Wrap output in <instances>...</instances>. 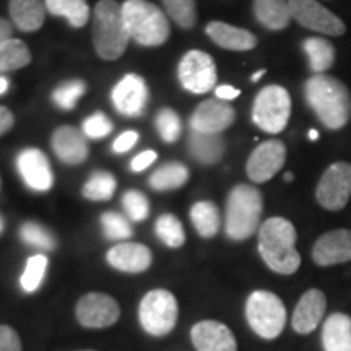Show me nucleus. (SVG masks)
<instances>
[{
  "label": "nucleus",
  "mask_w": 351,
  "mask_h": 351,
  "mask_svg": "<svg viewBox=\"0 0 351 351\" xmlns=\"http://www.w3.org/2000/svg\"><path fill=\"white\" fill-rule=\"evenodd\" d=\"M304 98L328 130H340L350 122L351 93L339 78L327 73H314L304 83Z\"/></svg>",
  "instance_id": "1"
},
{
  "label": "nucleus",
  "mask_w": 351,
  "mask_h": 351,
  "mask_svg": "<svg viewBox=\"0 0 351 351\" xmlns=\"http://www.w3.org/2000/svg\"><path fill=\"white\" fill-rule=\"evenodd\" d=\"M296 228L282 217H271L258 228V254L271 271L293 275L301 265L296 249Z\"/></svg>",
  "instance_id": "2"
},
{
  "label": "nucleus",
  "mask_w": 351,
  "mask_h": 351,
  "mask_svg": "<svg viewBox=\"0 0 351 351\" xmlns=\"http://www.w3.org/2000/svg\"><path fill=\"white\" fill-rule=\"evenodd\" d=\"M263 199L261 191L249 184H238L226 199L225 231L231 241H245L261 228Z\"/></svg>",
  "instance_id": "3"
},
{
  "label": "nucleus",
  "mask_w": 351,
  "mask_h": 351,
  "mask_svg": "<svg viewBox=\"0 0 351 351\" xmlns=\"http://www.w3.org/2000/svg\"><path fill=\"white\" fill-rule=\"evenodd\" d=\"M122 5L116 0H101L95 7L93 43L98 56L104 60H116L129 44Z\"/></svg>",
  "instance_id": "4"
},
{
  "label": "nucleus",
  "mask_w": 351,
  "mask_h": 351,
  "mask_svg": "<svg viewBox=\"0 0 351 351\" xmlns=\"http://www.w3.org/2000/svg\"><path fill=\"white\" fill-rule=\"evenodd\" d=\"M122 13L130 39L140 46L156 47L168 41L171 28L165 13L147 0H125Z\"/></svg>",
  "instance_id": "5"
},
{
  "label": "nucleus",
  "mask_w": 351,
  "mask_h": 351,
  "mask_svg": "<svg viewBox=\"0 0 351 351\" xmlns=\"http://www.w3.org/2000/svg\"><path fill=\"white\" fill-rule=\"evenodd\" d=\"M245 319L256 335L275 340L287 326V307L275 293L257 289L245 301Z\"/></svg>",
  "instance_id": "6"
},
{
  "label": "nucleus",
  "mask_w": 351,
  "mask_h": 351,
  "mask_svg": "<svg viewBox=\"0 0 351 351\" xmlns=\"http://www.w3.org/2000/svg\"><path fill=\"white\" fill-rule=\"evenodd\" d=\"M178 319V300L168 289H152L140 301L138 320L148 335L166 337L174 330Z\"/></svg>",
  "instance_id": "7"
},
{
  "label": "nucleus",
  "mask_w": 351,
  "mask_h": 351,
  "mask_svg": "<svg viewBox=\"0 0 351 351\" xmlns=\"http://www.w3.org/2000/svg\"><path fill=\"white\" fill-rule=\"evenodd\" d=\"M291 116V96L280 85L263 86L254 99L252 121L267 134H280Z\"/></svg>",
  "instance_id": "8"
},
{
  "label": "nucleus",
  "mask_w": 351,
  "mask_h": 351,
  "mask_svg": "<svg viewBox=\"0 0 351 351\" xmlns=\"http://www.w3.org/2000/svg\"><path fill=\"white\" fill-rule=\"evenodd\" d=\"M351 199V163L337 161L320 176L315 187V200L328 212H340Z\"/></svg>",
  "instance_id": "9"
},
{
  "label": "nucleus",
  "mask_w": 351,
  "mask_h": 351,
  "mask_svg": "<svg viewBox=\"0 0 351 351\" xmlns=\"http://www.w3.org/2000/svg\"><path fill=\"white\" fill-rule=\"evenodd\" d=\"M291 19L302 28L327 36H343L346 25L340 16L319 3L317 0H288Z\"/></svg>",
  "instance_id": "10"
},
{
  "label": "nucleus",
  "mask_w": 351,
  "mask_h": 351,
  "mask_svg": "<svg viewBox=\"0 0 351 351\" xmlns=\"http://www.w3.org/2000/svg\"><path fill=\"white\" fill-rule=\"evenodd\" d=\"M217 65L213 57L204 51H189L179 64V80L187 91L195 95L208 93L217 85Z\"/></svg>",
  "instance_id": "11"
},
{
  "label": "nucleus",
  "mask_w": 351,
  "mask_h": 351,
  "mask_svg": "<svg viewBox=\"0 0 351 351\" xmlns=\"http://www.w3.org/2000/svg\"><path fill=\"white\" fill-rule=\"evenodd\" d=\"M75 317L85 328H108L119 320L121 307L112 296L104 293H88L78 300Z\"/></svg>",
  "instance_id": "12"
},
{
  "label": "nucleus",
  "mask_w": 351,
  "mask_h": 351,
  "mask_svg": "<svg viewBox=\"0 0 351 351\" xmlns=\"http://www.w3.org/2000/svg\"><path fill=\"white\" fill-rule=\"evenodd\" d=\"M287 161V147L282 140H267L258 145L249 156L245 173L257 184L270 181Z\"/></svg>",
  "instance_id": "13"
},
{
  "label": "nucleus",
  "mask_w": 351,
  "mask_h": 351,
  "mask_svg": "<svg viewBox=\"0 0 351 351\" xmlns=\"http://www.w3.org/2000/svg\"><path fill=\"white\" fill-rule=\"evenodd\" d=\"M236 121V111L228 101L207 99L191 117V129L202 134H221Z\"/></svg>",
  "instance_id": "14"
},
{
  "label": "nucleus",
  "mask_w": 351,
  "mask_h": 351,
  "mask_svg": "<svg viewBox=\"0 0 351 351\" xmlns=\"http://www.w3.org/2000/svg\"><path fill=\"white\" fill-rule=\"evenodd\" d=\"M313 261L319 267L351 262V230L340 228L324 232L313 247Z\"/></svg>",
  "instance_id": "15"
},
{
  "label": "nucleus",
  "mask_w": 351,
  "mask_h": 351,
  "mask_svg": "<svg viewBox=\"0 0 351 351\" xmlns=\"http://www.w3.org/2000/svg\"><path fill=\"white\" fill-rule=\"evenodd\" d=\"M16 168L26 186L36 192L49 191L54 184L51 163L38 148H26L16 158Z\"/></svg>",
  "instance_id": "16"
},
{
  "label": "nucleus",
  "mask_w": 351,
  "mask_h": 351,
  "mask_svg": "<svg viewBox=\"0 0 351 351\" xmlns=\"http://www.w3.org/2000/svg\"><path fill=\"white\" fill-rule=\"evenodd\" d=\"M112 104L121 114L129 117H137L143 112L148 101V88L142 77L129 73L114 86Z\"/></svg>",
  "instance_id": "17"
},
{
  "label": "nucleus",
  "mask_w": 351,
  "mask_h": 351,
  "mask_svg": "<svg viewBox=\"0 0 351 351\" xmlns=\"http://www.w3.org/2000/svg\"><path fill=\"white\" fill-rule=\"evenodd\" d=\"M197 351H238V341L230 327L218 320H200L191 330Z\"/></svg>",
  "instance_id": "18"
},
{
  "label": "nucleus",
  "mask_w": 351,
  "mask_h": 351,
  "mask_svg": "<svg viewBox=\"0 0 351 351\" xmlns=\"http://www.w3.org/2000/svg\"><path fill=\"white\" fill-rule=\"evenodd\" d=\"M326 309V295L317 288L307 289L304 295L300 298L295 307V313H293V330L300 333V335H307V333L314 332L319 327V324L322 322Z\"/></svg>",
  "instance_id": "19"
},
{
  "label": "nucleus",
  "mask_w": 351,
  "mask_h": 351,
  "mask_svg": "<svg viewBox=\"0 0 351 351\" xmlns=\"http://www.w3.org/2000/svg\"><path fill=\"white\" fill-rule=\"evenodd\" d=\"M106 261L112 269L124 274H142L150 269L153 254L147 245L138 243H119L106 254Z\"/></svg>",
  "instance_id": "20"
},
{
  "label": "nucleus",
  "mask_w": 351,
  "mask_h": 351,
  "mask_svg": "<svg viewBox=\"0 0 351 351\" xmlns=\"http://www.w3.org/2000/svg\"><path fill=\"white\" fill-rule=\"evenodd\" d=\"M52 148L65 165H80L88 158L86 140L75 127H59L52 135Z\"/></svg>",
  "instance_id": "21"
},
{
  "label": "nucleus",
  "mask_w": 351,
  "mask_h": 351,
  "mask_svg": "<svg viewBox=\"0 0 351 351\" xmlns=\"http://www.w3.org/2000/svg\"><path fill=\"white\" fill-rule=\"evenodd\" d=\"M207 34L217 46L228 51H252L257 46V38L244 28H238L223 21H212L207 25Z\"/></svg>",
  "instance_id": "22"
},
{
  "label": "nucleus",
  "mask_w": 351,
  "mask_h": 351,
  "mask_svg": "<svg viewBox=\"0 0 351 351\" xmlns=\"http://www.w3.org/2000/svg\"><path fill=\"white\" fill-rule=\"evenodd\" d=\"M326 351H351V317L343 313L328 315L322 327Z\"/></svg>",
  "instance_id": "23"
},
{
  "label": "nucleus",
  "mask_w": 351,
  "mask_h": 351,
  "mask_svg": "<svg viewBox=\"0 0 351 351\" xmlns=\"http://www.w3.org/2000/svg\"><path fill=\"white\" fill-rule=\"evenodd\" d=\"M10 16L15 26L25 33L38 32L46 19L43 0H10Z\"/></svg>",
  "instance_id": "24"
},
{
  "label": "nucleus",
  "mask_w": 351,
  "mask_h": 351,
  "mask_svg": "<svg viewBox=\"0 0 351 351\" xmlns=\"http://www.w3.org/2000/svg\"><path fill=\"white\" fill-rule=\"evenodd\" d=\"M226 143L221 134H202L191 132L189 137V152L202 165H215L225 155Z\"/></svg>",
  "instance_id": "25"
},
{
  "label": "nucleus",
  "mask_w": 351,
  "mask_h": 351,
  "mask_svg": "<svg viewBox=\"0 0 351 351\" xmlns=\"http://www.w3.org/2000/svg\"><path fill=\"white\" fill-rule=\"evenodd\" d=\"M254 15L270 32H282L293 20L288 0H254Z\"/></svg>",
  "instance_id": "26"
},
{
  "label": "nucleus",
  "mask_w": 351,
  "mask_h": 351,
  "mask_svg": "<svg viewBox=\"0 0 351 351\" xmlns=\"http://www.w3.org/2000/svg\"><path fill=\"white\" fill-rule=\"evenodd\" d=\"M302 49L314 73H326L335 64V46L326 38H307L302 41Z\"/></svg>",
  "instance_id": "27"
},
{
  "label": "nucleus",
  "mask_w": 351,
  "mask_h": 351,
  "mask_svg": "<svg viewBox=\"0 0 351 351\" xmlns=\"http://www.w3.org/2000/svg\"><path fill=\"white\" fill-rule=\"evenodd\" d=\"M191 221L199 236L205 239H212L218 234L221 226V215L213 202L202 200L194 204L191 208Z\"/></svg>",
  "instance_id": "28"
},
{
  "label": "nucleus",
  "mask_w": 351,
  "mask_h": 351,
  "mask_svg": "<svg viewBox=\"0 0 351 351\" xmlns=\"http://www.w3.org/2000/svg\"><path fill=\"white\" fill-rule=\"evenodd\" d=\"M47 12L64 16L73 28H82L90 20V7L86 0H44Z\"/></svg>",
  "instance_id": "29"
},
{
  "label": "nucleus",
  "mask_w": 351,
  "mask_h": 351,
  "mask_svg": "<svg viewBox=\"0 0 351 351\" xmlns=\"http://www.w3.org/2000/svg\"><path fill=\"white\" fill-rule=\"evenodd\" d=\"M32 62V52L21 39H8L0 44V73L23 69Z\"/></svg>",
  "instance_id": "30"
},
{
  "label": "nucleus",
  "mask_w": 351,
  "mask_h": 351,
  "mask_svg": "<svg viewBox=\"0 0 351 351\" xmlns=\"http://www.w3.org/2000/svg\"><path fill=\"white\" fill-rule=\"evenodd\" d=\"M189 179V169L182 163H168L150 176V186L155 191H173L182 187Z\"/></svg>",
  "instance_id": "31"
},
{
  "label": "nucleus",
  "mask_w": 351,
  "mask_h": 351,
  "mask_svg": "<svg viewBox=\"0 0 351 351\" xmlns=\"http://www.w3.org/2000/svg\"><path fill=\"white\" fill-rule=\"evenodd\" d=\"M116 192V178L106 171H96L83 186V197L93 202H106Z\"/></svg>",
  "instance_id": "32"
},
{
  "label": "nucleus",
  "mask_w": 351,
  "mask_h": 351,
  "mask_svg": "<svg viewBox=\"0 0 351 351\" xmlns=\"http://www.w3.org/2000/svg\"><path fill=\"white\" fill-rule=\"evenodd\" d=\"M155 232L158 239L168 245V247L178 249L182 247L184 243H186V232H184L182 223L171 213L161 215V217L156 219Z\"/></svg>",
  "instance_id": "33"
},
{
  "label": "nucleus",
  "mask_w": 351,
  "mask_h": 351,
  "mask_svg": "<svg viewBox=\"0 0 351 351\" xmlns=\"http://www.w3.org/2000/svg\"><path fill=\"white\" fill-rule=\"evenodd\" d=\"M47 265H49V261L43 254H36V256L28 258L23 275L20 276V287L25 293L32 295V293L38 291L44 282V276H46Z\"/></svg>",
  "instance_id": "34"
},
{
  "label": "nucleus",
  "mask_w": 351,
  "mask_h": 351,
  "mask_svg": "<svg viewBox=\"0 0 351 351\" xmlns=\"http://www.w3.org/2000/svg\"><path fill=\"white\" fill-rule=\"evenodd\" d=\"M20 238L26 245L41 249V251H54L57 245L54 234L36 221L23 223L20 228Z\"/></svg>",
  "instance_id": "35"
},
{
  "label": "nucleus",
  "mask_w": 351,
  "mask_h": 351,
  "mask_svg": "<svg viewBox=\"0 0 351 351\" xmlns=\"http://www.w3.org/2000/svg\"><path fill=\"white\" fill-rule=\"evenodd\" d=\"M169 16L184 29L194 28L197 23L195 0H163Z\"/></svg>",
  "instance_id": "36"
},
{
  "label": "nucleus",
  "mask_w": 351,
  "mask_h": 351,
  "mask_svg": "<svg viewBox=\"0 0 351 351\" xmlns=\"http://www.w3.org/2000/svg\"><path fill=\"white\" fill-rule=\"evenodd\" d=\"M101 228L104 238L109 241H125L132 238V226L129 218L116 212H106L101 215Z\"/></svg>",
  "instance_id": "37"
},
{
  "label": "nucleus",
  "mask_w": 351,
  "mask_h": 351,
  "mask_svg": "<svg viewBox=\"0 0 351 351\" xmlns=\"http://www.w3.org/2000/svg\"><path fill=\"white\" fill-rule=\"evenodd\" d=\"M86 85L82 80H70L59 85L52 91V101L64 111H70L77 106L78 99L85 95Z\"/></svg>",
  "instance_id": "38"
},
{
  "label": "nucleus",
  "mask_w": 351,
  "mask_h": 351,
  "mask_svg": "<svg viewBox=\"0 0 351 351\" xmlns=\"http://www.w3.org/2000/svg\"><path fill=\"white\" fill-rule=\"evenodd\" d=\"M156 129L160 137L165 140V142L173 143L179 138L181 135L182 125H181V119L176 114L173 109H161L156 116Z\"/></svg>",
  "instance_id": "39"
},
{
  "label": "nucleus",
  "mask_w": 351,
  "mask_h": 351,
  "mask_svg": "<svg viewBox=\"0 0 351 351\" xmlns=\"http://www.w3.org/2000/svg\"><path fill=\"white\" fill-rule=\"evenodd\" d=\"M122 205H124L127 218L132 221H143L150 213V204L142 192L129 191L122 197Z\"/></svg>",
  "instance_id": "40"
},
{
  "label": "nucleus",
  "mask_w": 351,
  "mask_h": 351,
  "mask_svg": "<svg viewBox=\"0 0 351 351\" xmlns=\"http://www.w3.org/2000/svg\"><path fill=\"white\" fill-rule=\"evenodd\" d=\"M112 132V124L111 121L104 116L103 112H95L91 114L88 119L83 122V134L86 135L88 138H104Z\"/></svg>",
  "instance_id": "41"
},
{
  "label": "nucleus",
  "mask_w": 351,
  "mask_h": 351,
  "mask_svg": "<svg viewBox=\"0 0 351 351\" xmlns=\"http://www.w3.org/2000/svg\"><path fill=\"white\" fill-rule=\"evenodd\" d=\"M0 351H23L19 333L10 326H0Z\"/></svg>",
  "instance_id": "42"
},
{
  "label": "nucleus",
  "mask_w": 351,
  "mask_h": 351,
  "mask_svg": "<svg viewBox=\"0 0 351 351\" xmlns=\"http://www.w3.org/2000/svg\"><path fill=\"white\" fill-rule=\"evenodd\" d=\"M137 140H138L137 132H134V130L124 132V134H121L119 137L116 138V142H114V145H112V150L116 153L129 152L130 148L137 143Z\"/></svg>",
  "instance_id": "43"
},
{
  "label": "nucleus",
  "mask_w": 351,
  "mask_h": 351,
  "mask_svg": "<svg viewBox=\"0 0 351 351\" xmlns=\"http://www.w3.org/2000/svg\"><path fill=\"white\" fill-rule=\"evenodd\" d=\"M155 160H156V152L145 150L143 153H140V155H137L134 160H132L130 168H132V171H135V173H138V171L147 169Z\"/></svg>",
  "instance_id": "44"
},
{
  "label": "nucleus",
  "mask_w": 351,
  "mask_h": 351,
  "mask_svg": "<svg viewBox=\"0 0 351 351\" xmlns=\"http://www.w3.org/2000/svg\"><path fill=\"white\" fill-rule=\"evenodd\" d=\"M13 124H15L13 112L5 106H0V137H2V135H5L7 132L12 129Z\"/></svg>",
  "instance_id": "45"
},
{
  "label": "nucleus",
  "mask_w": 351,
  "mask_h": 351,
  "mask_svg": "<svg viewBox=\"0 0 351 351\" xmlns=\"http://www.w3.org/2000/svg\"><path fill=\"white\" fill-rule=\"evenodd\" d=\"M215 95H217V98L221 101H231V99L238 98V96L241 95V91L238 90V88H234L231 85H219V86H217V90H215Z\"/></svg>",
  "instance_id": "46"
},
{
  "label": "nucleus",
  "mask_w": 351,
  "mask_h": 351,
  "mask_svg": "<svg viewBox=\"0 0 351 351\" xmlns=\"http://www.w3.org/2000/svg\"><path fill=\"white\" fill-rule=\"evenodd\" d=\"M13 34V26L8 20L0 19V44H3L8 39H12Z\"/></svg>",
  "instance_id": "47"
},
{
  "label": "nucleus",
  "mask_w": 351,
  "mask_h": 351,
  "mask_svg": "<svg viewBox=\"0 0 351 351\" xmlns=\"http://www.w3.org/2000/svg\"><path fill=\"white\" fill-rule=\"evenodd\" d=\"M8 90V80L7 78L0 77V95H3Z\"/></svg>",
  "instance_id": "48"
},
{
  "label": "nucleus",
  "mask_w": 351,
  "mask_h": 351,
  "mask_svg": "<svg viewBox=\"0 0 351 351\" xmlns=\"http://www.w3.org/2000/svg\"><path fill=\"white\" fill-rule=\"evenodd\" d=\"M263 73H265V70H258V72L254 73L251 80H252V82H258V80H261V78L263 77Z\"/></svg>",
  "instance_id": "49"
},
{
  "label": "nucleus",
  "mask_w": 351,
  "mask_h": 351,
  "mask_svg": "<svg viewBox=\"0 0 351 351\" xmlns=\"http://www.w3.org/2000/svg\"><path fill=\"white\" fill-rule=\"evenodd\" d=\"M319 138V132L317 130H309V140H313V142H315V140Z\"/></svg>",
  "instance_id": "50"
},
{
  "label": "nucleus",
  "mask_w": 351,
  "mask_h": 351,
  "mask_svg": "<svg viewBox=\"0 0 351 351\" xmlns=\"http://www.w3.org/2000/svg\"><path fill=\"white\" fill-rule=\"evenodd\" d=\"M285 181L291 182V181H293V173H287V174H285Z\"/></svg>",
  "instance_id": "51"
},
{
  "label": "nucleus",
  "mask_w": 351,
  "mask_h": 351,
  "mask_svg": "<svg viewBox=\"0 0 351 351\" xmlns=\"http://www.w3.org/2000/svg\"><path fill=\"white\" fill-rule=\"evenodd\" d=\"M3 228H5V223H3L2 215H0V234H2V232H3Z\"/></svg>",
  "instance_id": "52"
},
{
  "label": "nucleus",
  "mask_w": 351,
  "mask_h": 351,
  "mask_svg": "<svg viewBox=\"0 0 351 351\" xmlns=\"http://www.w3.org/2000/svg\"><path fill=\"white\" fill-rule=\"evenodd\" d=\"M77 351H95V350H77Z\"/></svg>",
  "instance_id": "53"
},
{
  "label": "nucleus",
  "mask_w": 351,
  "mask_h": 351,
  "mask_svg": "<svg viewBox=\"0 0 351 351\" xmlns=\"http://www.w3.org/2000/svg\"><path fill=\"white\" fill-rule=\"evenodd\" d=\"M0 186H2V181H0Z\"/></svg>",
  "instance_id": "54"
}]
</instances>
